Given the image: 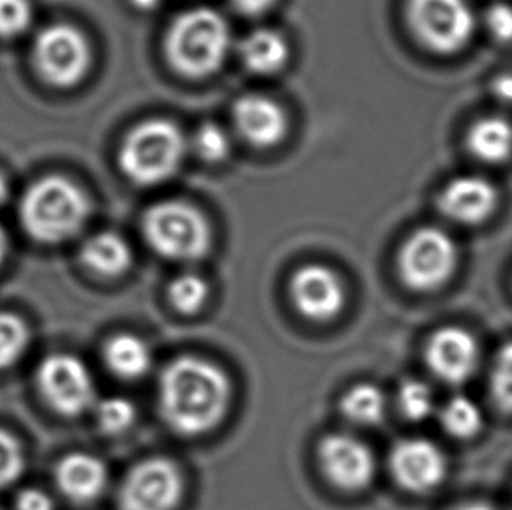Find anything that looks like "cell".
Instances as JSON below:
<instances>
[{
  "mask_svg": "<svg viewBox=\"0 0 512 510\" xmlns=\"http://www.w3.org/2000/svg\"><path fill=\"white\" fill-rule=\"evenodd\" d=\"M30 331L23 318L0 313V369L14 366L27 352Z\"/></svg>",
  "mask_w": 512,
  "mask_h": 510,
  "instance_id": "obj_24",
  "label": "cell"
},
{
  "mask_svg": "<svg viewBox=\"0 0 512 510\" xmlns=\"http://www.w3.org/2000/svg\"><path fill=\"white\" fill-rule=\"evenodd\" d=\"M193 149L203 161L221 163L231 152V140L221 126L205 123L194 133Z\"/></svg>",
  "mask_w": 512,
  "mask_h": 510,
  "instance_id": "obj_28",
  "label": "cell"
},
{
  "mask_svg": "<svg viewBox=\"0 0 512 510\" xmlns=\"http://www.w3.org/2000/svg\"><path fill=\"white\" fill-rule=\"evenodd\" d=\"M229 44L231 34L221 14L207 7L191 9L168 30V62L182 76L207 77L221 69Z\"/></svg>",
  "mask_w": 512,
  "mask_h": 510,
  "instance_id": "obj_3",
  "label": "cell"
},
{
  "mask_svg": "<svg viewBox=\"0 0 512 510\" xmlns=\"http://www.w3.org/2000/svg\"><path fill=\"white\" fill-rule=\"evenodd\" d=\"M88 217V196L62 175L37 180L21 198V226L37 242L49 245L67 242L79 235Z\"/></svg>",
  "mask_w": 512,
  "mask_h": 510,
  "instance_id": "obj_2",
  "label": "cell"
},
{
  "mask_svg": "<svg viewBox=\"0 0 512 510\" xmlns=\"http://www.w3.org/2000/svg\"><path fill=\"white\" fill-rule=\"evenodd\" d=\"M341 411L346 420L360 427H371L385 416V395L369 383L353 386L341 400Z\"/></svg>",
  "mask_w": 512,
  "mask_h": 510,
  "instance_id": "obj_22",
  "label": "cell"
},
{
  "mask_svg": "<svg viewBox=\"0 0 512 510\" xmlns=\"http://www.w3.org/2000/svg\"><path fill=\"white\" fill-rule=\"evenodd\" d=\"M319 462L324 476L345 491L364 490L376 472L373 451L348 434L327 435L322 439Z\"/></svg>",
  "mask_w": 512,
  "mask_h": 510,
  "instance_id": "obj_11",
  "label": "cell"
},
{
  "mask_svg": "<svg viewBox=\"0 0 512 510\" xmlns=\"http://www.w3.org/2000/svg\"><path fill=\"white\" fill-rule=\"evenodd\" d=\"M467 149L486 165H500L512 158V125L500 116L478 119L467 133Z\"/></svg>",
  "mask_w": 512,
  "mask_h": 510,
  "instance_id": "obj_18",
  "label": "cell"
},
{
  "mask_svg": "<svg viewBox=\"0 0 512 510\" xmlns=\"http://www.w3.org/2000/svg\"><path fill=\"white\" fill-rule=\"evenodd\" d=\"M16 510H55V505L48 493L30 488L21 491L20 497L16 500Z\"/></svg>",
  "mask_w": 512,
  "mask_h": 510,
  "instance_id": "obj_33",
  "label": "cell"
},
{
  "mask_svg": "<svg viewBox=\"0 0 512 510\" xmlns=\"http://www.w3.org/2000/svg\"><path fill=\"white\" fill-rule=\"evenodd\" d=\"M411 32L437 55H455L471 42L476 16L467 0H408Z\"/></svg>",
  "mask_w": 512,
  "mask_h": 510,
  "instance_id": "obj_6",
  "label": "cell"
},
{
  "mask_svg": "<svg viewBox=\"0 0 512 510\" xmlns=\"http://www.w3.org/2000/svg\"><path fill=\"white\" fill-rule=\"evenodd\" d=\"M109 481L107 467L97 456L74 453L65 456L56 467V484L65 497L86 504L104 493Z\"/></svg>",
  "mask_w": 512,
  "mask_h": 510,
  "instance_id": "obj_17",
  "label": "cell"
},
{
  "mask_svg": "<svg viewBox=\"0 0 512 510\" xmlns=\"http://www.w3.org/2000/svg\"><path fill=\"white\" fill-rule=\"evenodd\" d=\"M457 510H497L493 509V507H490V505L486 504H469L464 505V507H460V509Z\"/></svg>",
  "mask_w": 512,
  "mask_h": 510,
  "instance_id": "obj_39",
  "label": "cell"
},
{
  "mask_svg": "<svg viewBox=\"0 0 512 510\" xmlns=\"http://www.w3.org/2000/svg\"><path fill=\"white\" fill-rule=\"evenodd\" d=\"M485 27L495 41L512 42V6L493 2L485 13Z\"/></svg>",
  "mask_w": 512,
  "mask_h": 510,
  "instance_id": "obj_32",
  "label": "cell"
},
{
  "mask_svg": "<svg viewBox=\"0 0 512 510\" xmlns=\"http://www.w3.org/2000/svg\"><path fill=\"white\" fill-rule=\"evenodd\" d=\"M242 62L250 72L270 76L280 69H284L289 58V46L284 37L268 28L250 32L242 42L240 48Z\"/></svg>",
  "mask_w": 512,
  "mask_h": 510,
  "instance_id": "obj_19",
  "label": "cell"
},
{
  "mask_svg": "<svg viewBox=\"0 0 512 510\" xmlns=\"http://www.w3.org/2000/svg\"><path fill=\"white\" fill-rule=\"evenodd\" d=\"M7 252H9V240H7L6 231L0 226V266L6 261Z\"/></svg>",
  "mask_w": 512,
  "mask_h": 510,
  "instance_id": "obj_37",
  "label": "cell"
},
{
  "mask_svg": "<svg viewBox=\"0 0 512 510\" xmlns=\"http://www.w3.org/2000/svg\"><path fill=\"white\" fill-rule=\"evenodd\" d=\"M395 481L411 493H429L443 483L448 462L443 451L427 439H404L390 453Z\"/></svg>",
  "mask_w": 512,
  "mask_h": 510,
  "instance_id": "obj_12",
  "label": "cell"
},
{
  "mask_svg": "<svg viewBox=\"0 0 512 510\" xmlns=\"http://www.w3.org/2000/svg\"><path fill=\"white\" fill-rule=\"evenodd\" d=\"M186 140L167 119H149L126 137L119 166L139 186H156L170 179L182 165Z\"/></svg>",
  "mask_w": 512,
  "mask_h": 510,
  "instance_id": "obj_4",
  "label": "cell"
},
{
  "mask_svg": "<svg viewBox=\"0 0 512 510\" xmlns=\"http://www.w3.org/2000/svg\"><path fill=\"white\" fill-rule=\"evenodd\" d=\"M493 97L504 105L512 107V74H500L492 83Z\"/></svg>",
  "mask_w": 512,
  "mask_h": 510,
  "instance_id": "obj_34",
  "label": "cell"
},
{
  "mask_svg": "<svg viewBox=\"0 0 512 510\" xmlns=\"http://www.w3.org/2000/svg\"><path fill=\"white\" fill-rule=\"evenodd\" d=\"M168 297L175 310L191 315L200 311L203 304L207 303V282L193 273L177 276L168 287Z\"/></svg>",
  "mask_w": 512,
  "mask_h": 510,
  "instance_id": "obj_25",
  "label": "cell"
},
{
  "mask_svg": "<svg viewBox=\"0 0 512 510\" xmlns=\"http://www.w3.org/2000/svg\"><path fill=\"white\" fill-rule=\"evenodd\" d=\"M399 407L408 420H427L430 414L434 413L436 399L427 383L408 380L399 388Z\"/></svg>",
  "mask_w": 512,
  "mask_h": 510,
  "instance_id": "obj_27",
  "label": "cell"
},
{
  "mask_svg": "<svg viewBox=\"0 0 512 510\" xmlns=\"http://www.w3.org/2000/svg\"><path fill=\"white\" fill-rule=\"evenodd\" d=\"M34 65L46 83L70 88L90 69L91 49L83 32L67 23L42 28L34 41Z\"/></svg>",
  "mask_w": 512,
  "mask_h": 510,
  "instance_id": "obj_7",
  "label": "cell"
},
{
  "mask_svg": "<svg viewBox=\"0 0 512 510\" xmlns=\"http://www.w3.org/2000/svg\"><path fill=\"white\" fill-rule=\"evenodd\" d=\"M161 0H132V4L135 7H139L142 11H149L154 7L160 6Z\"/></svg>",
  "mask_w": 512,
  "mask_h": 510,
  "instance_id": "obj_38",
  "label": "cell"
},
{
  "mask_svg": "<svg viewBox=\"0 0 512 510\" xmlns=\"http://www.w3.org/2000/svg\"><path fill=\"white\" fill-rule=\"evenodd\" d=\"M137 418V409L132 400L125 397H107L98 402L97 421L102 432L109 435H118L132 427Z\"/></svg>",
  "mask_w": 512,
  "mask_h": 510,
  "instance_id": "obj_26",
  "label": "cell"
},
{
  "mask_svg": "<svg viewBox=\"0 0 512 510\" xmlns=\"http://www.w3.org/2000/svg\"><path fill=\"white\" fill-rule=\"evenodd\" d=\"M233 121L240 135L256 147L277 145L287 131L284 109L259 95L240 98L233 109Z\"/></svg>",
  "mask_w": 512,
  "mask_h": 510,
  "instance_id": "obj_16",
  "label": "cell"
},
{
  "mask_svg": "<svg viewBox=\"0 0 512 510\" xmlns=\"http://www.w3.org/2000/svg\"><path fill=\"white\" fill-rule=\"evenodd\" d=\"M441 421L448 434L457 439H471L483 427V413L471 397L455 395L441 409Z\"/></svg>",
  "mask_w": 512,
  "mask_h": 510,
  "instance_id": "obj_23",
  "label": "cell"
},
{
  "mask_svg": "<svg viewBox=\"0 0 512 510\" xmlns=\"http://www.w3.org/2000/svg\"><path fill=\"white\" fill-rule=\"evenodd\" d=\"M229 397L228 376L208 360L180 357L161 374V416L177 434L201 435L217 427Z\"/></svg>",
  "mask_w": 512,
  "mask_h": 510,
  "instance_id": "obj_1",
  "label": "cell"
},
{
  "mask_svg": "<svg viewBox=\"0 0 512 510\" xmlns=\"http://www.w3.org/2000/svg\"><path fill=\"white\" fill-rule=\"evenodd\" d=\"M458 250L448 233L439 228H422L409 236L399 254V271L413 290H436L453 276Z\"/></svg>",
  "mask_w": 512,
  "mask_h": 510,
  "instance_id": "obj_8",
  "label": "cell"
},
{
  "mask_svg": "<svg viewBox=\"0 0 512 510\" xmlns=\"http://www.w3.org/2000/svg\"><path fill=\"white\" fill-rule=\"evenodd\" d=\"M497 205V187L476 175L451 180L437 198V207L444 217L462 226H478L485 222L492 217Z\"/></svg>",
  "mask_w": 512,
  "mask_h": 510,
  "instance_id": "obj_15",
  "label": "cell"
},
{
  "mask_svg": "<svg viewBox=\"0 0 512 510\" xmlns=\"http://www.w3.org/2000/svg\"><path fill=\"white\" fill-rule=\"evenodd\" d=\"M9 194H11V186H9V180H7L4 172L0 170V207L9 200Z\"/></svg>",
  "mask_w": 512,
  "mask_h": 510,
  "instance_id": "obj_36",
  "label": "cell"
},
{
  "mask_svg": "<svg viewBox=\"0 0 512 510\" xmlns=\"http://www.w3.org/2000/svg\"><path fill=\"white\" fill-rule=\"evenodd\" d=\"M104 359L112 374L121 380L144 378L153 366V353L144 339L118 334L105 345Z\"/></svg>",
  "mask_w": 512,
  "mask_h": 510,
  "instance_id": "obj_20",
  "label": "cell"
},
{
  "mask_svg": "<svg viewBox=\"0 0 512 510\" xmlns=\"http://www.w3.org/2000/svg\"><path fill=\"white\" fill-rule=\"evenodd\" d=\"M149 247L170 261H194L210 250L207 219L182 201H165L147 210L142 222Z\"/></svg>",
  "mask_w": 512,
  "mask_h": 510,
  "instance_id": "obj_5",
  "label": "cell"
},
{
  "mask_svg": "<svg viewBox=\"0 0 512 510\" xmlns=\"http://www.w3.org/2000/svg\"><path fill=\"white\" fill-rule=\"evenodd\" d=\"M84 266L100 276H119L132 266V249L116 233L91 236L81 249Z\"/></svg>",
  "mask_w": 512,
  "mask_h": 510,
  "instance_id": "obj_21",
  "label": "cell"
},
{
  "mask_svg": "<svg viewBox=\"0 0 512 510\" xmlns=\"http://www.w3.org/2000/svg\"><path fill=\"white\" fill-rule=\"evenodd\" d=\"M427 364L439 380L462 385L471 380L478 369V341L465 329L444 327L427 345Z\"/></svg>",
  "mask_w": 512,
  "mask_h": 510,
  "instance_id": "obj_14",
  "label": "cell"
},
{
  "mask_svg": "<svg viewBox=\"0 0 512 510\" xmlns=\"http://www.w3.org/2000/svg\"><path fill=\"white\" fill-rule=\"evenodd\" d=\"M490 388L497 406L512 413V343L504 346L495 359Z\"/></svg>",
  "mask_w": 512,
  "mask_h": 510,
  "instance_id": "obj_30",
  "label": "cell"
},
{
  "mask_svg": "<svg viewBox=\"0 0 512 510\" xmlns=\"http://www.w3.org/2000/svg\"><path fill=\"white\" fill-rule=\"evenodd\" d=\"M42 397L56 413L79 416L97 399L90 369L74 355H51L37 371Z\"/></svg>",
  "mask_w": 512,
  "mask_h": 510,
  "instance_id": "obj_9",
  "label": "cell"
},
{
  "mask_svg": "<svg viewBox=\"0 0 512 510\" xmlns=\"http://www.w3.org/2000/svg\"><path fill=\"white\" fill-rule=\"evenodd\" d=\"M34 20L30 0H0V39L25 34Z\"/></svg>",
  "mask_w": 512,
  "mask_h": 510,
  "instance_id": "obj_29",
  "label": "cell"
},
{
  "mask_svg": "<svg viewBox=\"0 0 512 510\" xmlns=\"http://www.w3.org/2000/svg\"><path fill=\"white\" fill-rule=\"evenodd\" d=\"M180 470L165 458H151L133 467L119 490L121 510H173L182 500Z\"/></svg>",
  "mask_w": 512,
  "mask_h": 510,
  "instance_id": "obj_10",
  "label": "cell"
},
{
  "mask_svg": "<svg viewBox=\"0 0 512 510\" xmlns=\"http://www.w3.org/2000/svg\"><path fill=\"white\" fill-rule=\"evenodd\" d=\"M233 6L243 14H249V16H257V14H263L273 6L275 0H231Z\"/></svg>",
  "mask_w": 512,
  "mask_h": 510,
  "instance_id": "obj_35",
  "label": "cell"
},
{
  "mask_svg": "<svg viewBox=\"0 0 512 510\" xmlns=\"http://www.w3.org/2000/svg\"><path fill=\"white\" fill-rule=\"evenodd\" d=\"M291 297L299 313L313 322L331 320L345 306L340 276L320 264H308L294 273Z\"/></svg>",
  "mask_w": 512,
  "mask_h": 510,
  "instance_id": "obj_13",
  "label": "cell"
},
{
  "mask_svg": "<svg viewBox=\"0 0 512 510\" xmlns=\"http://www.w3.org/2000/svg\"><path fill=\"white\" fill-rule=\"evenodd\" d=\"M25 470V453L20 442L0 428V488L20 479Z\"/></svg>",
  "mask_w": 512,
  "mask_h": 510,
  "instance_id": "obj_31",
  "label": "cell"
}]
</instances>
